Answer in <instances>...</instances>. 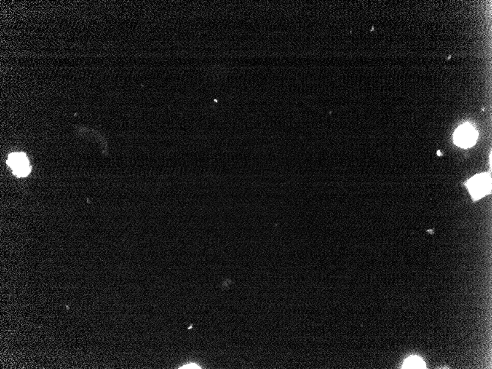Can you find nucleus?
I'll return each instance as SVG.
<instances>
[{
    "instance_id": "nucleus-1",
    "label": "nucleus",
    "mask_w": 492,
    "mask_h": 369,
    "mask_svg": "<svg viewBox=\"0 0 492 369\" xmlns=\"http://www.w3.org/2000/svg\"><path fill=\"white\" fill-rule=\"evenodd\" d=\"M469 193L474 201L482 199L491 191V178L486 173L474 175L466 183Z\"/></svg>"
},
{
    "instance_id": "nucleus-2",
    "label": "nucleus",
    "mask_w": 492,
    "mask_h": 369,
    "mask_svg": "<svg viewBox=\"0 0 492 369\" xmlns=\"http://www.w3.org/2000/svg\"><path fill=\"white\" fill-rule=\"evenodd\" d=\"M478 132L472 125L466 123L459 126L455 130L453 140L457 146L462 148H469L473 146L477 142Z\"/></svg>"
},
{
    "instance_id": "nucleus-3",
    "label": "nucleus",
    "mask_w": 492,
    "mask_h": 369,
    "mask_svg": "<svg viewBox=\"0 0 492 369\" xmlns=\"http://www.w3.org/2000/svg\"><path fill=\"white\" fill-rule=\"evenodd\" d=\"M7 164L17 177L27 176L31 170L26 156L22 153H14L10 155Z\"/></svg>"
},
{
    "instance_id": "nucleus-4",
    "label": "nucleus",
    "mask_w": 492,
    "mask_h": 369,
    "mask_svg": "<svg viewBox=\"0 0 492 369\" xmlns=\"http://www.w3.org/2000/svg\"><path fill=\"white\" fill-rule=\"evenodd\" d=\"M402 368H426V364L418 357H410L405 360Z\"/></svg>"
},
{
    "instance_id": "nucleus-5",
    "label": "nucleus",
    "mask_w": 492,
    "mask_h": 369,
    "mask_svg": "<svg viewBox=\"0 0 492 369\" xmlns=\"http://www.w3.org/2000/svg\"><path fill=\"white\" fill-rule=\"evenodd\" d=\"M180 368H201L196 364H189V365H184V366Z\"/></svg>"
},
{
    "instance_id": "nucleus-6",
    "label": "nucleus",
    "mask_w": 492,
    "mask_h": 369,
    "mask_svg": "<svg viewBox=\"0 0 492 369\" xmlns=\"http://www.w3.org/2000/svg\"><path fill=\"white\" fill-rule=\"evenodd\" d=\"M438 153V155H439V156H440V151H438V153Z\"/></svg>"
}]
</instances>
